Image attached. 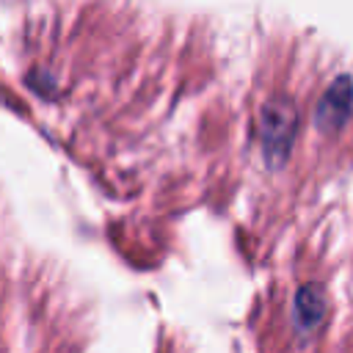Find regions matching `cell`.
Segmentation results:
<instances>
[{
  "label": "cell",
  "mask_w": 353,
  "mask_h": 353,
  "mask_svg": "<svg viewBox=\"0 0 353 353\" xmlns=\"http://www.w3.org/2000/svg\"><path fill=\"white\" fill-rule=\"evenodd\" d=\"M295 124H298V113L295 105L287 99H270L262 113H259V141H262V152L268 157V163L279 165L292 143L295 135Z\"/></svg>",
  "instance_id": "6da1fadb"
},
{
  "label": "cell",
  "mask_w": 353,
  "mask_h": 353,
  "mask_svg": "<svg viewBox=\"0 0 353 353\" xmlns=\"http://www.w3.org/2000/svg\"><path fill=\"white\" fill-rule=\"evenodd\" d=\"M350 110H353V80L350 77H336L331 83V88L323 94V99L317 105V113H314V121L323 132H331V130H336L347 121Z\"/></svg>",
  "instance_id": "7a4b0ae2"
},
{
  "label": "cell",
  "mask_w": 353,
  "mask_h": 353,
  "mask_svg": "<svg viewBox=\"0 0 353 353\" xmlns=\"http://www.w3.org/2000/svg\"><path fill=\"white\" fill-rule=\"evenodd\" d=\"M325 317V292L317 284H306L295 295V320L301 328H314Z\"/></svg>",
  "instance_id": "3957f363"
}]
</instances>
